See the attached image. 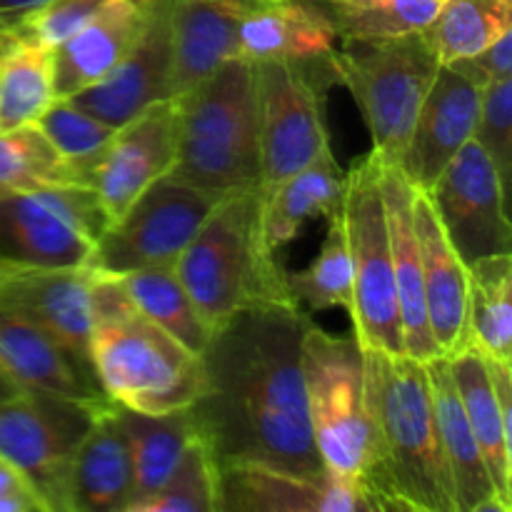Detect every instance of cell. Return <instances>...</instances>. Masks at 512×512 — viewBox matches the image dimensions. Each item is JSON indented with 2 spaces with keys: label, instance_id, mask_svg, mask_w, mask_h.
<instances>
[{
  "label": "cell",
  "instance_id": "cell-1",
  "mask_svg": "<svg viewBox=\"0 0 512 512\" xmlns=\"http://www.w3.org/2000/svg\"><path fill=\"white\" fill-rule=\"evenodd\" d=\"M310 318L295 298L250 305L220 325L200 355L205 385L190 408L218 463H255L323 475L310 428L303 335Z\"/></svg>",
  "mask_w": 512,
  "mask_h": 512
},
{
  "label": "cell",
  "instance_id": "cell-2",
  "mask_svg": "<svg viewBox=\"0 0 512 512\" xmlns=\"http://www.w3.org/2000/svg\"><path fill=\"white\" fill-rule=\"evenodd\" d=\"M90 368L100 393L118 408L145 415L190 410L203 395L200 355L145 318L123 288L120 275L95 278Z\"/></svg>",
  "mask_w": 512,
  "mask_h": 512
},
{
  "label": "cell",
  "instance_id": "cell-3",
  "mask_svg": "<svg viewBox=\"0 0 512 512\" xmlns=\"http://www.w3.org/2000/svg\"><path fill=\"white\" fill-rule=\"evenodd\" d=\"M370 408L385 512H455V488L440 443L428 365L365 348Z\"/></svg>",
  "mask_w": 512,
  "mask_h": 512
},
{
  "label": "cell",
  "instance_id": "cell-4",
  "mask_svg": "<svg viewBox=\"0 0 512 512\" xmlns=\"http://www.w3.org/2000/svg\"><path fill=\"white\" fill-rule=\"evenodd\" d=\"M175 273L213 333L250 305L293 298L283 263L265 245L260 188L223 195L183 250Z\"/></svg>",
  "mask_w": 512,
  "mask_h": 512
},
{
  "label": "cell",
  "instance_id": "cell-5",
  "mask_svg": "<svg viewBox=\"0 0 512 512\" xmlns=\"http://www.w3.org/2000/svg\"><path fill=\"white\" fill-rule=\"evenodd\" d=\"M303 378L323 468L358 480L378 512H385L365 348L353 333L330 335L310 320L303 335Z\"/></svg>",
  "mask_w": 512,
  "mask_h": 512
},
{
  "label": "cell",
  "instance_id": "cell-6",
  "mask_svg": "<svg viewBox=\"0 0 512 512\" xmlns=\"http://www.w3.org/2000/svg\"><path fill=\"white\" fill-rule=\"evenodd\" d=\"M178 100L170 175L215 195L260 188L253 65L233 58Z\"/></svg>",
  "mask_w": 512,
  "mask_h": 512
},
{
  "label": "cell",
  "instance_id": "cell-7",
  "mask_svg": "<svg viewBox=\"0 0 512 512\" xmlns=\"http://www.w3.org/2000/svg\"><path fill=\"white\" fill-rule=\"evenodd\" d=\"M335 68L365 120L380 165H400L418 110L438 75L423 33L385 40H338Z\"/></svg>",
  "mask_w": 512,
  "mask_h": 512
},
{
  "label": "cell",
  "instance_id": "cell-8",
  "mask_svg": "<svg viewBox=\"0 0 512 512\" xmlns=\"http://www.w3.org/2000/svg\"><path fill=\"white\" fill-rule=\"evenodd\" d=\"M340 215L353 263V335L363 348L403 355V325L380 185V160L373 150L345 170V200Z\"/></svg>",
  "mask_w": 512,
  "mask_h": 512
},
{
  "label": "cell",
  "instance_id": "cell-9",
  "mask_svg": "<svg viewBox=\"0 0 512 512\" xmlns=\"http://www.w3.org/2000/svg\"><path fill=\"white\" fill-rule=\"evenodd\" d=\"M253 83L260 190H268L330 150L325 98L340 85L335 55L325 63H253Z\"/></svg>",
  "mask_w": 512,
  "mask_h": 512
},
{
  "label": "cell",
  "instance_id": "cell-10",
  "mask_svg": "<svg viewBox=\"0 0 512 512\" xmlns=\"http://www.w3.org/2000/svg\"><path fill=\"white\" fill-rule=\"evenodd\" d=\"M110 403L28 388L0 403V455L15 465L48 512H70V468Z\"/></svg>",
  "mask_w": 512,
  "mask_h": 512
},
{
  "label": "cell",
  "instance_id": "cell-11",
  "mask_svg": "<svg viewBox=\"0 0 512 512\" xmlns=\"http://www.w3.org/2000/svg\"><path fill=\"white\" fill-rule=\"evenodd\" d=\"M220 198L223 195L208 193L175 175H163L103 230L88 265L110 275L175 268Z\"/></svg>",
  "mask_w": 512,
  "mask_h": 512
},
{
  "label": "cell",
  "instance_id": "cell-12",
  "mask_svg": "<svg viewBox=\"0 0 512 512\" xmlns=\"http://www.w3.org/2000/svg\"><path fill=\"white\" fill-rule=\"evenodd\" d=\"M108 228L90 185H53L0 198V260L45 268L88 265Z\"/></svg>",
  "mask_w": 512,
  "mask_h": 512
},
{
  "label": "cell",
  "instance_id": "cell-13",
  "mask_svg": "<svg viewBox=\"0 0 512 512\" xmlns=\"http://www.w3.org/2000/svg\"><path fill=\"white\" fill-rule=\"evenodd\" d=\"M428 198L465 265L488 255L512 253L510 190L475 140L450 160L430 185Z\"/></svg>",
  "mask_w": 512,
  "mask_h": 512
},
{
  "label": "cell",
  "instance_id": "cell-14",
  "mask_svg": "<svg viewBox=\"0 0 512 512\" xmlns=\"http://www.w3.org/2000/svg\"><path fill=\"white\" fill-rule=\"evenodd\" d=\"M178 158V100L153 103L115 128L93 175L105 220L115 223L140 193L168 175Z\"/></svg>",
  "mask_w": 512,
  "mask_h": 512
},
{
  "label": "cell",
  "instance_id": "cell-15",
  "mask_svg": "<svg viewBox=\"0 0 512 512\" xmlns=\"http://www.w3.org/2000/svg\"><path fill=\"white\" fill-rule=\"evenodd\" d=\"M98 270L90 265L45 268L0 260V298L53 335L93 373L88 355L93 330V295Z\"/></svg>",
  "mask_w": 512,
  "mask_h": 512
},
{
  "label": "cell",
  "instance_id": "cell-16",
  "mask_svg": "<svg viewBox=\"0 0 512 512\" xmlns=\"http://www.w3.org/2000/svg\"><path fill=\"white\" fill-rule=\"evenodd\" d=\"M218 512H378L348 475H295L255 463H218Z\"/></svg>",
  "mask_w": 512,
  "mask_h": 512
},
{
  "label": "cell",
  "instance_id": "cell-17",
  "mask_svg": "<svg viewBox=\"0 0 512 512\" xmlns=\"http://www.w3.org/2000/svg\"><path fill=\"white\" fill-rule=\"evenodd\" d=\"M480 93L483 85L450 65H440L400 160V168L415 190L428 193L450 160L473 140Z\"/></svg>",
  "mask_w": 512,
  "mask_h": 512
},
{
  "label": "cell",
  "instance_id": "cell-18",
  "mask_svg": "<svg viewBox=\"0 0 512 512\" xmlns=\"http://www.w3.org/2000/svg\"><path fill=\"white\" fill-rule=\"evenodd\" d=\"M170 70V0H153L143 35L118 68L98 85H90L68 100L103 123L120 128L153 103L173 98Z\"/></svg>",
  "mask_w": 512,
  "mask_h": 512
},
{
  "label": "cell",
  "instance_id": "cell-19",
  "mask_svg": "<svg viewBox=\"0 0 512 512\" xmlns=\"http://www.w3.org/2000/svg\"><path fill=\"white\" fill-rule=\"evenodd\" d=\"M455 388L465 418L483 453L495 495L505 510H512V363L485 358L473 345L453 355Z\"/></svg>",
  "mask_w": 512,
  "mask_h": 512
},
{
  "label": "cell",
  "instance_id": "cell-20",
  "mask_svg": "<svg viewBox=\"0 0 512 512\" xmlns=\"http://www.w3.org/2000/svg\"><path fill=\"white\" fill-rule=\"evenodd\" d=\"M413 223L420 248L423 295L428 325L443 358L470 348L468 335V265L445 235L428 193L415 190Z\"/></svg>",
  "mask_w": 512,
  "mask_h": 512
},
{
  "label": "cell",
  "instance_id": "cell-21",
  "mask_svg": "<svg viewBox=\"0 0 512 512\" xmlns=\"http://www.w3.org/2000/svg\"><path fill=\"white\" fill-rule=\"evenodd\" d=\"M263 0H170V90L180 98L238 55L245 13Z\"/></svg>",
  "mask_w": 512,
  "mask_h": 512
},
{
  "label": "cell",
  "instance_id": "cell-22",
  "mask_svg": "<svg viewBox=\"0 0 512 512\" xmlns=\"http://www.w3.org/2000/svg\"><path fill=\"white\" fill-rule=\"evenodd\" d=\"M153 0H110L98 15L53 48L55 98L68 100L108 78L135 48Z\"/></svg>",
  "mask_w": 512,
  "mask_h": 512
},
{
  "label": "cell",
  "instance_id": "cell-23",
  "mask_svg": "<svg viewBox=\"0 0 512 512\" xmlns=\"http://www.w3.org/2000/svg\"><path fill=\"white\" fill-rule=\"evenodd\" d=\"M338 50V33L315 0H263L245 13L238 55L245 63H325Z\"/></svg>",
  "mask_w": 512,
  "mask_h": 512
},
{
  "label": "cell",
  "instance_id": "cell-24",
  "mask_svg": "<svg viewBox=\"0 0 512 512\" xmlns=\"http://www.w3.org/2000/svg\"><path fill=\"white\" fill-rule=\"evenodd\" d=\"M380 185H383L385 215H388L390 255H393L400 325H403V350L410 358L428 363V360L440 358V350L430 333L428 310H425L420 248L413 223L415 188L405 178L400 165H380Z\"/></svg>",
  "mask_w": 512,
  "mask_h": 512
},
{
  "label": "cell",
  "instance_id": "cell-25",
  "mask_svg": "<svg viewBox=\"0 0 512 512\" xmlns=\"http://www.w3.org/2000/svg\"><path fill=\"white\" fill-rule=\"evenodd\" d=\"M0 368L20 388L50 390L68 398L110 403L95 375L38 323L0 298Z\"/></svg>",
  "mask_w": 512,
  "mask_h": 512
},
{
  "label": "cell",
  "instance_id": "cell-26",
  "mask_svg": "<svg viewBox=\"0 0 512 512\" xmlns=\"http://www.w3.org/2000/svg\"><path fill=\"white\" fill-rule=\"evenodd\" d=\"M425 365H428L440 443H443L450 478H453L455 512H508L495 495L493 480L485 468L478 440H475L468 418H465L453 370H450V360L440 355Z\"/></svg>",
  "mask_w": 512,
  "mask_h": 512
},
{
  "label": "cell",
  "instance_id": "cell-27",
  "mask_svg": "<svg viewBox=\"0 0 512 512\" xmlns=\"http://www.w3.org/2000/svg\"><path fill=\"white\" fill-rule=\"evenodd\" d=\"M345 170L333 150L300 168L290 178L268 190H260V228L265 245L280 255L293 243L310 220H328L343 210Z\"/></svg>",
  "mask_w": 512,
  "mask_h": 512
},
{
  "label": "cell",
  "instance_id": "cell-28",
  "mask_svg": "<svg viewBox=\"0 0 512 512\" xmlns=\"http://www.w3.org/2000/svg\"><path fill=\"white\" fill-rule=\"evenodd\" d=\"M135 500L128 443L110 403L80 443L70 468V512H128Z\"/></svg>",
  "mask_w": 512,
  "mask_h": 512
},
{
  "label": "cell",
  "instance_id": "cell-29",
  "mask_svg": "<svg viewBox=\"0 0 512 512\" xmlns=\"http://www.w3.org/2000/svg\"><path fill=\"white\" fill-rule=\"evenodd\" d=\"M55 100L53 48L18 25L0 28V133L38 125Z\"/></svg>",
  "mask_w": 512,
  "mask_h": 512
},
{
  "label": "cell",
  "instance_id": "cell-30",
  "mask_svg": "<svg viewBox=\"0 0 512 512\" xmlns=\"http://www.w3.org/2000/svg\"><path fill=\"white\" fill-rule=\"evenodd\" d=\"M115 418L123 430L130 463H133L135 505L150 498L165 483L170 470L175 468L185 445L195 435L193 413L178 410V413L145 415L115 405ZM133 505H130V510H133Z\"/></svg>",
  "mask_w": 512,
  "mask_h": 512
},
{
  "label": "cell",
  "instance_id": "cell-31",
  "mask_svg": "<svg viewBox=\"0 0 512 512\" xmlns=\"http://www.w3.org/2000/svg\"><path fill=\"white\" fill-rule=\"evenodd\" d=\"M468 335L485 358L512 363V253L468 265Z\"/></svg>",
  "mask_w": 512,
  "mask_h": 512
},
{
  "label": "cell",
  "instance_id": "cell-32",
  "mask_svg": "<svg viewBox=\"0 0 512 512\" xmlns=\"http://www.w3.org/2000/svg\"><path fill=\"white\" fill-rule=\"evenodd\" d=\"M512 30V0H440L423 35L440 65L473 58Z\"/></svg>",
  "mask_w": 512,
  "mask_h": 512
},
{
  "label": "cell",
  "instance_id": "cell-33",
  "mask_svg": "<svg viewBox=\"0 0 512 512\" xmlns=\"http://www.w3.org/2000/svg\"><path fill=\"white\" fill-rule=\"evenodd\" d=\"M130 303L158 328L173 335L195 355H203L213 340V330L200 318L188 290L175 268H145L120 275Z\"/></svg>",
  "mask_w": 512,
  "mask_h": 512
},
{
  "label": "cell",
  "instance_id": "cell-34",
  "mask_svg": "<svg viewBox=\"0 0 512 512\" xmlns=\"http://www.w3.org/2000/svg\"><path fill=\"white\" fill-rule=\"evenodd\" d=\"M333 23L338 40H385L423 33L440 0H315Z\"/></svg>",
  "mask_w": 512,
  "mask_h": 512
},
{
  "label": "cell",
  "instance_id": "cell-35",
  "mask_svg": "<svg viewBox=\"0 0 512 512\" xmlns=\"http://www.w3.org/2000/svg\"><path fill=\"white\" fill-rule=\"evenodd\" d=\"M288 290L310 313L343 308L353 310V263H350L348 235L343 215L328 218L323 245L313 263L303 270L288 273Z\"/></svg>",
  "mask_w": 512,
  "mask_h": 512
},
{
  "label": "cell",
  "instance_id": "cell-36",
  "mask_svg": "<svg viewBox=\"0 0 512 512\" xmlns=\"http://www.w3.org/2000/svg\"><path fill=\"white\" fill-rule=\"evenodd\" d=\"M70 183L78 178L38 125L0 133V198Z\"/></svg>",
  "mask_w": 512,
  "mask_h": 512
},
{
  "label": "cell",
  "instance_id": "cell-37",
  "mask_svg": "<svg viewBox=\"0 0 512 512\" xmlns=\"http://www.w3.org/2000/svg\"><path fill=\"white\" fill-rule=\"evenodd\" d=\"M218 458L195 430L165 483L130 512H218Z\"/></svg>",
  "mask_w": 512,
  "mask_h": 512
},
{
  "label": "cell",
  "instance_id": "cell-38",
  "mask_svg": "<svg viewBox=\"0 0 512 512\" xmlns=\"http://www.w3.org/2000/svg\"><path fill=\"white\" fill-rule=\"evenodd\" d=\"M38 128L68 163L78 183L93 188V175L115 133L113 125L85 113L73 100H55L38 120Z\"/></svg>",
  "mask_w": 512,
  "mask_h": 512
},
{
  "label": "cell",
  "instance_id": "cell-39",
  "mask_svg": "<svg viewBox=\"0 0 512 512\" xmlns=\"http://www.w3.org/2000/svg\"><path fill=\"white\" fill-rule=\"evenodd\" d=\"M473 140L498 168L503 185L510 190L512 173V78L493 80L480 93L478 123Z\"/></svg>",
  "mask_w": 512,
  "mask_h": 512
},
{
  "label": "cell",
  "instance_id": "cell-40",
  "mask_svg": "<svg viewBox=\"0 0 512 512\" xmlns=\"http://www.w3.org/2000/svg\"><path fill=\"white\" fill-rule=\"evenodd\" d=\"M108 3L110 0H53L45 8H40L38 13L25 18L23 23H18V28H23L25 33L33 35L40 43L55 48L65 38H70L75 30L83 28Z\"/></svg>",
  "mask_w": 512,
  "mask_h": 512
},
{
  "label": "cell",
  "instance_id": "cell-41",
  "mask_svg": "<svg viewBox=\"0 0 512 512\" xmlns=\"http://www.w3.org/2000/svg\"><path fill=\"white\" fill-rule=\"evenodd\" d=\"M450 68L463 73L465 78L475 80L478 85H488L493 83V80L512 78V30L505 33L503 38L495 40L493 45L480 50L478 55H473V58L450 63Z\"/></svg>",
  "mask_w": 512,
  "mask_h": 512
},
{
  "label": "cell",
  "instance_id": "cell-42",
  "mask_svg": "<svg viewBox=\"0 0 512 512\" xmlns=\"http://www.w3.org/2000/svg\"><path fill=\"white\" fill-rule=\"evenodd\" d=\"M0 512H48L30 480L0 455Z\"/></svg>",
  "mask_w": 512,
  "mask_h": 512
},
{
  "label": "cell",
  "instance_id": "cell-43",
  "mask_svg": "<svg viewBox=\"0 0 512 512\" xmlns=\"http://www.w3.org/2000/svg\"><path fill=\"white\" fill-rule=\"evenodd\" d=\"M53 0H0V28H10V25L23 23L40 8H45Z\"/></svg>",
  "mask_w": 512,
  "mask_h": 512
},
{
  "label": "cell",
  "instance_id": "cell-44",
  "mask_svg": "<svg viewBox=\"0 0 512 512\" xmlns=\"http://www.w3.org/2000/svg\"><path fill=\"white\" fill-rule=\"evenodd\" d=\"M25 388H20L18 383H15L13 378H10L8 373H5L3 368H0V403H5V400L15 398L18 393H23Z\"/></svg>",
  "mask_w": 512,
  "mask_h": 512
}]
</instances>
